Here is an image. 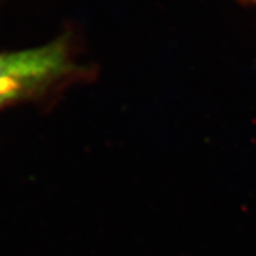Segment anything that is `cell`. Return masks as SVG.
<instances>
[{"mask_svg":"<svg viewBox=\"0 0 256 256\" xmlns=\"http://www.w3.org/2000/svg\"><path fill=\"white\" fill-rule=\"evenodd\" d=\"M254 2H256V0H254Z\"/></svg>","mask_w":256,"mask_h":256,"instance_id":"7a4b0ae2","label":"cell"},{"mask_svg":"<svg viewBox=\"0 0 256 256\" xmlns=\"http://www.w3.org/2000/svg\"><path fill=\"white\" fill-rule=\"evenodd\" d=\"M78 70L66 36L32 49L2 52L0 110L46 94Z\"/></svg>","mask_w":256,"mask_h":256,"instance_id":"6da1fadb","label":"cell"}]
</instances>
